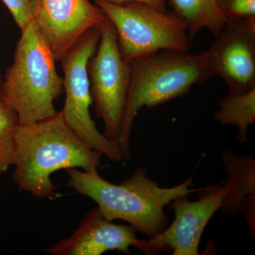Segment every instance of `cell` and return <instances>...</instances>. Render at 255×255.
Listing matches in <instances>:
<instances>
[{
	"mask_svg": "<svg viewBox=\"0 0 255 255\" xmlns=\"http://www.w3.org/2000/svg\"><path fill=\"white\" fill-rule=\"evenodd\" d=\"M9 9L13 19L22 31L33 21L37 0H1Z\"/></svg>",
	"mask_w": 255,
	"mask_h": 255,
	"instance_id": "16",
	"label": "cell"
},
{
	"mask_svg": "<svg viewBox=\"0 0 255 255\" xmlns=\"http://www.w3.org/2000/svg\"><path fill=\"white\" fill-rule=\"evenodd\" d=\"M112 3L115 4H124V3L132 2V1H137V2L145 3V4L151 5L162 10L167 9V0H107Z\"/></svg>",
	"mask_w": 255,
	"mask_h": 255,
	"instance_id": "18",
	"label": "cell"
},
{
	"mask_svg": "<svg viewBox=\"0 0 255 255\" xmlns=\"http://www.w3.org/2000/svg\"><path fill=\"white\" fill-rule=\"evenodd\" d=\"M100 36V26L92 28L60 59L65 93L60 112L69 127L87 145L110 160L120 162L123 157L119 145L99 131L90 112L92 100L87 65L97 50Z\"/></svg>",
	"mask_w": 255,
	"mask_h": 255,
	"instance_id": "6",
	"label": "cell"
},
{
	"mask_svg": "<svg viewBox=\"0 0 255 255\" xmlns=\"http://www.w3.org/2000/svg\"><path fill=\"white\" fill-rule=\"evenodd\" d=\"M3 81V75L1 74V68H0V88H1V83H2Z\"/></svg>",
	"mask_w": 255,
	"mask_h": 255,
	"instance_id": "19",
	"label": "cell"
},
{
	"mask_svg": "<svg viewBox=\"0 0 255 255\" xmlns=\"http://www.w3.org/2000/svg\"><path fill=\"white\" fill-rule=\"evenodd\" d=\"M217 6L226 19L255 20V0H217Z\"/></svg>",
	"mask_w": 255,
	"mask_h": 255,
	"instance_id": "17",
	"label": "cell"
},
{
	"mask_svg": "<svg viewBox=\"0 0 255 255\" xmlns=\"http://www.w3.org/2000/svg\"><path fill=\"white\" fill-rule=\"evenodd\" d=\"M217 39L203 52L211 76L221 77L229 91L255 89V20L228 18Z\"/></svg>",
	"mask_w": 255,
	"mask_h": 255,
	"instance_id": "9",
	"label": "cell"
},
{
	"mask_svg": "<svg viewBox=\"0 0 255 255\" xmlns=\"http://www.w3.org/2000/svg\"><path fill=\"white\" fill-rule=\"evenodd\" d=\"M100 28V43L87 65L90 93L96 116L105 125L104 135L118 145L130 86V65L121 53L117 32L107 16Z\"/></svg>",
	"mask_w": 255,
	"mask_h": 255,
	"instance_id": "7",
	"label": "cell"
},
{
	"mask_svg": "<svg viewBox=\"0 0 255 255\" xmlns=\"http://www.w3.org/2000/svg\"><path fill=\"white\" fill-rule=\"evenodd\" d=\"M18 127L16 112L0 98V175L14 165L15 136Z\"/></svg>",
	"mask_w": 255,
	"mask_h": 255,
	"instance_id": "15",
	"label": "cell"
},
{
	"mask_svg": "<svg viewBox=\"0 0 255 255\" xmlns=\"http://www.w3.org/2000/svg\"><path fill=\"white\" fill-rule=\"evenodd\" d=\"M167 4L187 25L191 43L204 28L216 38L227 20L220 11L217 0H167Z\"/></svg>",
	"mask_w": 255,
	"mask_h": 255,
	"instance_id": "13",
	"label": "cell"
},
{
	"mask_svg": "<svg viewBox=\"0 0 255 255\" xmlns=\"http://www.w3.org/2000/svg\"><path fill=\"white\" fill-rule=\"evenodd\" d=\"M68 187L95 201L101 213L110 221L121 220L148 238L155 237L169 224L166 206L182 196L197 192L192 177L172 187H162L147 175L145 167H137L130 177L114 184L101 177L98 171L66 169Z\"/></svg>",
	"mask_w": 255,
	"mask_h": 255,
	"instance_id": "2",
	"label": "cell"
},
{
	"mask_svg": "<svg viewBox=\"0 0 255 255\" xmlns=\"http://www.w3.org/2000/svg\"><path fill=\"white\" fill-rule=\"evenodd\" d=\"M21 32L13 63L3 75L0 98L16 112L20 125H28L58 112L54 102L64 88L54 57L34 22Z\"/></svg>",
	"mask_w": 255,
	"mask_h": 255,
	"instance_id": "4",
	"label": "cell"
},
{
	"mask_svg": "<svg viewBox=\"0 0 255 255\" xmlns=\"http://www.w3.org/2000/svg\"><path fill=\"white\" fill-rule=\"evenodd\" d=\"M227 184H218L199 189V199L188 196L177 198L170 205L175 217L173 222L155 237L140 240L137 249L147 255L172 251L173 255H198L203 233L209 221L222 207Z\"/></svg>",
	"mask_w": 255,
	"mask_h": 255,
	"instance_id": "8",
	"label": "cell"
},
{
	"mask_svg": "<svg viewBox=\"0 0 255 255\" xmlns=\"http://www.w3.org/2000/svg\"><path fill=\"white\" fill-rule=\"evenodd\" d=\"M221 159L228 173L224 180L227 192L221 210L223 214L233 216L245 201L255 197V160L252 155L238 156L228 150L222 151Z\"/></svg>",
	"mask_w": 255,
	"mask_h": 255,
	"instance_id": "12",
	"label": "cell"
},
{
	"mask_svg": "<svg viewBox=\"0 0 255 255\" xmlns=\"http://www.w3.org/2000/svg\"><path fill=\"white\" fill-rule=\"evenodd\" d=\"M219 107L215 120L223 126H236L238 141L248 142V128L255 121V89L246 93L229 91L219 100Z\"/></svg>",
	"mask_w": 255,
	"mask_h": 255,
	"instance_id": "14",
	"label": "cell"
},
{
	"mask_svg": "<svg viewBox=\"0 0 255 255\" xmlns=\"http://www.w3.org/2000/svg\"><path fill=\"white\" fill-rule=\"evenodd\" d=\"M117 32L124 60H132L162 50L189 51L191 43L186 23L177 14L145 3L115 4L93 0Z\"/></svg>",
	"mask_w": 255,
	"mask_h": 255,
	"instance_id": "5",
	"label": "cell"
},
{
	"mask_svg": "<svg viewBox=\"0 0 255 255\" xmlns=\"http://www.w3.org/2000/svg\"><path fill=\"white\" fill-rule=\"evenodd\" d=\"M130 225H118L107 219L98 208L87 213L70 237L60 240L46 250L53 255H101L118 251L130 254L140 239Z\"/></svg>",
	"mask_w": 255,
	"mask_h": 255,
	"instance_id": "11",
	"label": "cell"
},
{
	"mask_svg": "<svg viewBox=\"0 0 255 255\" xmlns=\"http://www.w3.org/2000/svg\"><path fill=\"white\" fill-rule=\"evenodd\" d=\"M103 156L69 127L61 112L28 125H20L15 136V170L19 190L38 198H52L56 187L51 175L60 169L97 171Z\"/></svg>",
	"mask_w": 255,
	"mask_h": 255,
	"instance_id": "1",
	"label": "cell"
},
{
	"mask_svg": "<svg viewBox=\"0 0 255 255\" xmlns=\"http://www.w3.org/2000/svg\"><path fill=\"white\" fill-rule=\"evenodd\" d=\"M105 18L90 0H37L33 22L57 62Z\"/></svg>",
	"mask_w": 255,
	"mask_h": 255,
	"instance_id": "10",
	"label": "cell"
},
{
	"mask_svg": "<svg viewBox=\"0 0 255 255\" xmlns=\"http://www.w3.org/2000/svg\"><path fill=\"white\" fill-rule=\"evenodd\" d=\"M130 80L118 145L130 160V140L137 114L189 93L194 85L212 78L204 53L162 50L130 62Z\"/></svg>",
	"mask_w": 255,
	"mask_h": 255,
	"instance_id": "3",
	"label": "cell"
}]
</instances>
